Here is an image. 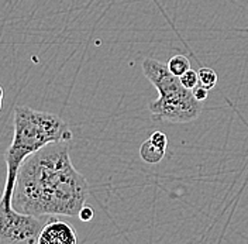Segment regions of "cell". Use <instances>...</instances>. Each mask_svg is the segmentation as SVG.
<instances>
[{"label":"cell","mask_w":248,"mask_h":244,"mask_svg":"<svg viewBox=\"0 0 248 244\" xmlns=\"http://www.w3.org/2000/svg\"><path fill=\"white\" fill-rule=\"evenodd\" d=\"M89 198V183L69 157V141L49 143L18 168L12 205L34 216H79Z\"/></svg>","instance_id":"obj_1"},{"label":"cell","mask_w":248,"mask_h":244,"mask_svg":"<svg viewBox=\"0 0 248 244\" xmlns=\"http://www.w3.org/2000/svg\"><path fill=\"white\" fill-rule=\"evenodd\" d=\"M72 131L60 116L34 110L29 106L15 109V133L13 140L4 154L7 175L1 192L0 203L12 206L17 172L21 163L31 155L55 141H71Z\"/></svg>","instance_id":"obj_2"},{"label":"cell","mask_w":248,"mask_h":244,"mask_svg":"<svg viewBox=\"0 0 248 244\" xmlns=\"http://www.w3.org/2000/svg\"><path fill=\"white\" fill-rule=\"evenodd\" d=\"M142 72L159 93L158 99L150 103V112L156 122L187 123L196 120L202 112L201 102L195 99L190 89L181 83L168 65L147 58L142 62Z\"/></svg>","instance_id":"obj_3"},{"label":"cell","mask_w":248,"mask_h":244,"mask_svg":"<svg viewBox=\"0 0 248 244\" xmlns=\"http://www.w3.org/2000/svg\"><path fill=\"white\" fill-rule=\"evenodd\" d=\"M48 220L46 216L21 213L16 211L13 205L4 206L0 203V243H37Z\"/></svg>","instance_id":"obj_4"},{"label":"cell","mask_w":248,"mask_h":244,"mask_svg":"<svg viewBox=\"0 0 248 244\" xmlns=\"http://www.w3.org/2000/svg\"><path fill=\"white\" fill-rule=\"evenodd\" d=\"M78 242L75 229L62 220L49 219L38 236V244H75Z\"/></svg>","instance_id":"obj_5"},{"label":"cell","mask_w":248,"mask_h":244,"mask_svg":"<svg viewBox=\"0 0 248 244\" xmlns=\"http://www.w3.org/2000/svg\"><path fill=\"white\" fill-rule=\"evenodd\" d=\"M164 155H165V150L158 148L156 146H154V144L150 141V138L145 140V141L141 144V147H140V157H141V160H142L144 163H147V164L154 165V164L161 163V160L164 158Z\"/></svg>","instance_id":"obj_6"},{"label":"cell","mask_w":248,"mask_h":244,"mask_svg":"<svg viewBox=\"0 0 248 244\" xmlns=\"http://www.w3.org/2000/svg\"><path fill=\"white\" fill-rule=\"evenodd\" d=\"M167 65H168V69H170L173 75H176V77L184 75L187 69H190V62L184 55H175V57H172Z\"/></svg>","instance_id":"obj_7"},{"label":"cell","mask_w":248,"mask_h":244,"mask_svg":"<svg viewBox=\"0 0 248 244\" xmlns=\"http://www.w3.org/2000/svg\"><path fill=\"white\" fill-rule=\"evenodd\" d=\"M198 77H199V83L202 86H204L207 91H210L216 86L217 72L213 71L212 68H201L198 71Z\"/></svg>","instance_id":"obj_8"},{"label":"cell","mask_w":248,"mask_h":244,"mask_svg":"<svg viewBox=\"0 0 248 244\" xmlns=\"http://www.w3.org/2000/svg\"><path fill=\"white\" fill-rule=\"evenodd\" d=\"M181 79V83L187 88V89H193L198 83H199V77H198V72L196 71H193V69H187L184 75H181L179 77Z\"/></svg>","instance_id":"obj_9"},{"label":"cell","mask_w":248,"mask_h":244,"mask_svg":"<svg viewBox=\"0 0 248 244\" xmlns=\"http://www.w3.org/2000/svg\"><path fill=\"white\" fill-rule=\"evenodd\" d=\"M150 141L156 146L158 148L161 150H167V146H168V137L162 133V131H154L151 136H150Z\"/></svg>","instance_id":"obj_10"},{"label":"cell","mask_w":248,"mask_h":244,"mask_svg":"<svg viewBox=\"0 0 248 244\" xmlns=\"http://www.w3.org/2000/svg\"><path fill=\"white\" fill-rule=\"evenodd\" d=\"M192 93H193L195 99H196V100H199V102L206 100V99H207V96H209V91H207L204 86H202L201 83H198V85L192 89Z\"/></svg>","instance_id":"obj_11"},{"label":"cell","mask_w":248,"mask_h":244,"mask_svg":"<svg viewBox=\"0 0 248 244\" xmlns=\"http://www.w3.org/2000/svg\"><path fill=\"white\" fill-rule=\"evenodd\" d=\"M79 217H80V220H83V222H91L93 219V209L91 206L85 205V206L80 209V212H79Z\"/></svg>","instance_id":"obj_12"},{"label":"cell","mask_w":248,"mask_h":244,"mask_svg":"<svg viewBox=\"0 0 248 244\" xmlns=\"http://www.w3.org/2000/svg\"><path fill=\"white\" fill-rule=\"evenodd\" d=\"M3 96H4V93H3V88L0 86V110H1V106H3Z\"/></svg>","instance_id":"obj_13"}]
</instances>
